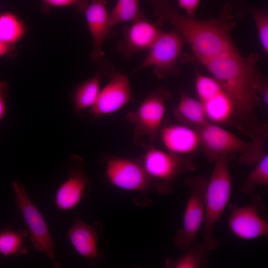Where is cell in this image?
<instances>
[{
  "mask_svg": "<svg viewBox=\"0 0 268 268\" xmlns=\"http://www.w3.org/2000/svg\"><path fill=\"white\" fill-rule=\"evenodd\" d=\"M252 16L258 31L260 41L264 51L268 53V14L266 9L247 6Z\"/></svg>",
  "mask_w": 268,
  "mask_h": 268,
  "instance_id": "cell-26",
  "label": "cell"
},
{
  "mask_svg": "<svg viewBox=\"0 0 268 268\" xmlns=\"http://www.w3.org/2000/svg\"><path fill=\"white\" fill-rule=\"evenodd\" d=\"M200 1V0H178L179 6L186 11L187 16L191 17H195Z\"/></svg>",
  "mask_w": 268,
  "mask_h": 268,
  "instance_id": "cell-29",
  "label": "cell"
},
{
  "mask_svg": "<svg viewBox=\"0 0 268 268\" xmlns=\"http://www.w3.org/2000/svg\"><path fill=\"white\" fill-rule=\"evenodd\" d=\"M210 251L203 243L196 242L180 257L166 260L165 266L169 268H205Z\"/></svg>",
  "mask_w": 268,
  "mask_h": 268,
  "instance_id": "cell-23",
  "label": "cell"
},
{
  "mask_svg": "<svg viewBox=\"0 0 268 268\" xmlns=\"http://www.w3.org/2000/svg\"><path fill=\"white\" fill-rule=\"evenodd\" d=\"M105 175L112 185L123 190L145 194L153 188L139 158L108 156Z\"/></svg>",
  "mask_w": 268,
  "mask_h": 268,
  "instance_id": "cell-11",
  "label": "cell"
},
{
  "mask_svg": "<svg viewBox=\"0 0 268 268\" xmlns=\"http://www.w3.org/2000/svg\"><path fill=\"white\" fill-rule=\"evenodd\" d=\"M131 87L128 76L122 73L112 75L110 80L100 89L96 101L89 109L95 118L117 112L131 100Z\"/></svg>",
  "mask_w": 268,
  "mask_h": 268,
  "instance_id": "cell-13",
  "label": "cell"
},
{
  "mask_svg": "<svg viewBox=\"0 0 268 268\" xmlns=\"http://www.w3.org/2000/svg\"><path fill=\"white\" fill-rule=\"evenodd\" d=\"M185 43L181 34L174 28L167 32L162 31L148 50L147 55L134 72L152 67L159 78L178 75V60Z\"/></svg>",
  "mask_w": 268,
  "mask_h": 268,
  "instance_id": "cell-9",
  "label": "cell"
},
{
  "mask_svg": "<svg viewBox=\"0 0 268 268\" xmlns=\"http://www.w3.org/2000/svg\"><path fill=\"white\" fill-rule=\"evenodd\" d=\"M144 148L145 153L139 159L153 188L162 195L173 193V183L181 174L196 169L192 157L177 155L153 145Z\"/></svg>",
  "mask_w": 268,
  "mask_h": 268,
  "instance_id": "cell-5",
  "label": "cell"
},
{
  "mask_svg": "<svg viewBox=\"0 0 268 268\" xmlns=\"http://www.w3.org/2000/svg\"><path fill=\"white\" fill-rule=\"evenodd\" d=\"M84 13L92 39L90 58L93 62H98L102 59L104 55L103 47L111 29L107 10V0H90Z\"/></svg>",
  "mask_w": 268,
  "mask_h": 268,
  "instance_id": "cell-15",
  "label": "cell"
},
{
  "mask_svg": "<svg viewBox=\"0 0 268 268\" xmlns=\"http://www.w3.org/2000/svg\"><path fill=\"white\" fill-rule=\"evenodd\" d=\"M162 21L159 18L156 22L148 20L141 11L139 16L123 29L124 38L117 44L118 51L128 59L137 53L148 50L162 31Z\"/></svg>",
  "mask_w": 268,
  "mask_h": 268,
  "instance_id": "cell-12",
  "label": "cell"
},
{
  "mask_svg": "<svg viewBox=\"0 0 268 268\" xmlns=\"http://www.w3.org/2000/svg\"><path fill=\"white\" fill-rule=\"evenodd\" d=\"M14 48H12L0 41V58L10 55Z\"/></svg>",
  "mask_w": 268,
  "mask_h": 268,
  "instance_id": "cell-31",
  "label": "cell"
},
{
  "mask_svg": "<svg viewBox=\"0 0 268 268\" xmlns=\"http://www.w3.org/2000/svg\"><path fill=\"white\" fill-rule=\"evenodd\" d=\"M171 92L160 87L149 92L134 111L129 112L126 119L134 126V143L143 146L152 145L162 124L166 102Z\"/></svg>",
  "mask_w": 268,
  "mask_h": 268,
  "instance_id": "cell-6",
  "label": "cell"
},
{
  "mask_svg": "<svg viewBox=\"0 0 268 268\" xmlns=\"http://www.w3.org/2000/svg\"><path fill=\"white\" fill-rule=\"evenodd\" d=\"M41 9L45 13L53 8L74 6L80 12H84L90 0H40Z\"/></svg>",
  "mask_w": 268,
  "mask_h": 268,
  "instance_id": "cell-27",
  "label": "cell"
},
{
  "mask_svg": "<svg viewBox=\"0 0 268 268\" xmlns=\"http://www.w3.org/2000/svg\"><path fill=\"white\" fill-rule=\"evenodd\" d=\"M260 96L261 100L265 103V105L268 106V82L265 78L260 90Z\"/></svg>",
  "mask_w": 268,
  "mask_h": 268,
  "instance_id": "cell-30",
  "label": "cell"
},
{
  "mask_svg": "<svg viewBox=\"0 0 268 268\" xmlns=\"http://www.w3.org/2000/svg\"><path fill=\"white\" fill-rule=\"evenodd\" d=\"M151 1L155 15L181 34L201 64L236 47L231 36L235 22L229 3L218 17L202 20L181 14L168 0Z\"/></svg>",
  "mask_w": 268,
  "mask_h": 268,
  "instance_id": "cell-2",
  "label": "cell"
},
{
  "mask_svg": "<svg viewBox=\"0 0 268 268\" xmlns=\"http://www.w3.org/2000/svg\"><path fill=\"white\" fill-rule=\"evenodd\" d=\"M14 202L27 226L30 242L34 249L53 260L55 244L43 215L29 198L26 187L17 180L11 184Z\"/></svg>",
  "mask_w": 268,
  "mask_h": 268,
  "instance_id": "cell-8",
  "label": "cell"
},
{
  "mask_svg": "<svg viewBox=\"0 0 268 268\" xmlns=\"http://www.w3.org/2000/svg\"><path fill=\"white\" fill-rule=\"evenodd\" d=\"M105 72L97 70L93 76L83 81L74 89L72 100L74 111L80 114L90 109L94 104L100 91V83Z\"/></svg>",
  "mask_w": 268,
  "mask_h": 268,
  "instance_id": "cell-20",
  "label": "cell"
},
{
  "mask_svg": "<svg viewBox=\"0 0 268 268\" xmlns=\"http://www.w3.org/2000/svg\"><path fill=\"white\" fill-rule=\"evenodd\" d=\"M27 29L17 15L9 11L0 13V41L14 48L24 37Z\"/></svg>",
  "mask_w": 268,
  "mask_h": 268,
  "instance_id": "cell-22",
  "label": "cell"
},
{
  "mask_svg": "<svg viewBox=\"0 0 268 268\" xmlns=\"http://www.w3.org/2000/svg\"><path fill=\"white\" fill-rule=\"evenodd\" d=\"M258 54L245 56L237 48L201 65L211 73L232 100L235 114L232 125L243 134L268 136V125L258 117L260 90L265 78L258 68Z\"/></svg>",
  "mask_w": 268,
  "mask_h": 268,
  "instance_id": "cell-1",
  "label": "cell"
},
{
  "mask_svg": "<svg viewBox=\"0 0 268 268\" xmlns=\"http://www.w3.org/2000/svg\"><path fill=\"white\" fill-rule=\"evenodd\" d=\"M198 130L201 148L210 162H214L221 156L235 158L238 155L240 163L253 166L266 154L264 151L266 136L263 134H257L252 141H246L220 126L210 123Z\"/></svg>",
  "mask_w": 268,
  "mask_h": 268,
  "instance_id": "cell-3",
  "label": "cell"
},
{
  "mask_svg": "<svg viewBox=\"0 0 268 268\" xmlns=\"http://www.w3.org/2000/svg\"><path fill=\"white\" fill-rule=\"evenodd\" d=\"M28 229L6 227L0 230V253L5 257H17L28 253L26 239Z\"/></svg>",
  "mask_w": 268,
  "mask_h": 268,
  "instance_id": "cell-21",
  "label": "cell"
},
{
  "mask_svg": "<svg viewBox=\"0 0 268 268\" xmlns=\"http://www.w3.org/2000/svg\"><path fill=\"white\" fill-rule=\"evenodd\" d=\"M8 88L9 85L6 80L0 81V122L6 113Z\"/></svg>",
  "mask_w": 268,
  "mask_h": 268,
  "instance_id": "cell-28",
  "label": "cell"
},
{
  "mask_svg": "<svg viewBox=\"0 0 268 268\" xmlns=\"http://www.w3.org/2000/svg\"><path fill=\"white\" fill-rule=\"evenodd\" d=\"M180 95V99L174 115L181 124L199 129L209 123L203 105L199 99L189 96L182 90Z\"/></svg>",
  "mask_w": 268,
  "mask_h": 268,
  "instance_id": "cell-19",
  "label": "cell"
},
{
  "mask_svg": "<svg viewBox=\"0 0 268 268\" xmlns=\"http://www.w3.org/2000/svg\"><path fill=\"white\" fill-rule=\"evenodd\" d=\"M234 158L219 157L215 163L205 194V215L202 227L203 243L210 250L220 246L219 239L214 235L216 224L222 215L230 199L232 179L229 163Z\"/></svg>",
  "mask_w": 268,
  "mask_h": 268,
  "instance_id": "cell-4",
  "label": "cell"
},
{
  "mask_svg": "<svg viewBox=\"0 0 268 268\" xmlns=\"http://www.w3.org/2000/svg\"><path fill=\"white\" fill-rule=\"evenodd\" d=\"M207 182V179L200 175L191 176L186 179L190 195L184 210L182 226L173 237L175 245L184 251L196 242L197 235L202 227Z\"/></svg>",
  "mask_w": 268,
  "mask_h": 268,
  "instance_id": "cell-7",
  "label": "cell"
},
{
  "mask_svg": "<svg viewBox=\"0 0 268 268\" xmlns=\"http://www.w3.org/2000/svg\"><path fill=\"white\" fill-rule=\"evenodd\" d=\"M266 207L260 196L253 194L251 202L245 205L231 204L228 224L238 239L251 240L268 236V222L262 214Z\"/></svg>",
  "mask_w": 268,
  "mask_h": 268,
  "instance_id": "cell-10",
  "label": "cell"
},
{
  "mask_svg": "<svg viewBox=\"0 0 268 268\" xmlns=\"http://www.w3.org/2000/svg\"><path fill=\"white\" fill-rule=\"evenodd\" d=\"M201 103L209 123L219 126L232 124L235 114L234 105L223 88Z\"/></svg>",
  "mask_w": 268,
  "mask_h": 268,
  "instance_id": "cell-18",
  "label": "cell"
},
{
  "mask_svg": "<svg viewBox=\"0 0 268 268\" xmlns=\"http://www.w3.org/2000/svg\"><path fill=\"white\" fill-rule=\"evenodd\" d=\"M139 0H118L109 13L110 28L136 20L141 12L139 9Z\"/></svg>",
  "mask_w": 268,
  "mask_h": 268,
  "instance_id": "cell-24",
  "label": "cell"
},
{
  "mask_svg": "<svg viewBox=\"0 0 268 268\" xmlns=\"http://www.w3.org/2000/svg\"><path fill=\"white\" fill-rule=\"evenodd\" d=\"M160 138L166 150L182 156H191L201 148L198 129L180 124L161 127Z\"/></svg>",
  "mask_w": 268,
  "mask_h": 268,
  "instance_id": "cell-16",
  "label": "cell"
},
{
  "mask_svg": "<svg viewBox=\"0 0 268 268\" xmlns=\"http://www.w3.org/2000/svg\"><path fill=\"white\" fill-rule=\"evenodd\" d=\"M67 235L75 251L87 259L91 266L104 258L103 254L99 251L98 234L93 226L75 217Z\"/></svg>",
  "mask_w": 268,
  "mask_h": 268,
  "instance_id": "cell-17",
  "label": "cell"
},
{
  "mask_svg": "<svg viewBox=\"0 0 268 268\" xmlns=\"http://www.w3.org/2000/svg\"><path fill=\"white\" fill-rule=\"evenodd\" d=\"M246 180L240 187L245 194L252 195L257 187L268 186V155L264 156L255 165Z\"/></svg>",
  "mask_w": 268,
  "mask_h": 268,
  "instance_id": "cell-25",
  "label": "cell"
},
{
  "mask_svg": "<svg viewBox=\"0 0 268 268\" xmlns=\"http://www.w3.org/2000/svg\"><path fill=\"white\" fill-rule=\"evenodd\" d=\"M72 159L74 163L68 167V177L55 196V205L61 210H69L77 206L89 187V178L81 165V160L77 157Z\"/></svg>",
  "mask_w": 268,
  "mask_h": 268,
  "instance_id": "cell-14",
  "label": "cell"
}]
</instances>
